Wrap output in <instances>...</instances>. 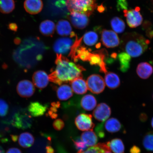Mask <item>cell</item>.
<instances>
[{"instance_id": "1", "label": "cell", "mask_w": 153, "mask_h": 153, "mask_svg": "<svg viewBox=\"0 0 153 153\" xmlns=\"http://www.w3.org/2000/svg\"><path fill=\"white\" fill-rule=\"evenodd\" d=\"M55 62L56 68L49 75V79L59 85L82 77V72L85 70L83 66L70 62L62 54H56Z\"/></svg>"}, {"instance_id": "2", "label": "cell", "mask_w": 153, "mask_h": 153, "mask_svg": "<svg viewBox=\"0 0 153 153\" xmlns=\"http://www.w3.org/2000/svg\"><path fill=\"white\" fill-rule=\"evenodd\" d=\"M150 42L136 32L126 33L122 36L121 48L131 57L140 56L148 48Z\"/></svg>"}, {"instance_id": "3", "label": "cell", "mask_w": 153, "mask_h": 153, "mask_svg": "<svg viewBox=\"0 0 153 153\" xmlns=\"http://www.w3.org/2000/svg\"><path fill=\"white\" fill-rule=\"evenodd\" d=\"M66 5L71 12L75 11L89 16L96 8V0H66Z\"/></svg>"}, {"instance_id": "4", "label": "cell", "mask_w": 153, "mask_h": 153, "mask_svg": "<svg viewBox=\"0 0 153 153\" xmlns=\"http://www.w3.org/2000/svg\"><path fill=\"white\" fill-rule=\"evenodd\" d=\"M88 89L91 93L99 94L102 92L105 88V82L100 75L93 74L88 78L87 82Z\"/></svg>"}, {"instance_id": "5", "label": "cell", "mask_w": 153, "mask_h": 153, "mask_svg": "<svg viewBox=\"0 0 153 153\" xmlns=\"http://www.w3.org/2000/svg\"><path fill=\"white\" fill-rule=\"evenodd\" d=\"M71 38H60L55 41L53 48L56 54L63 55L69 53L74 42Z\"/></svg>"}, {"instance_id": "6", "label": "cell", "mask_w": 153, "mask_h": 153, "mask_svg": "<svg viewBox=\"0 0 153 153\" xmlns=\"http://www.w3.org/2000/svg\"><path fill=\"white\" fill-rule=\"evenodd\" d=\"M140 10V7H137L135 9L123 10L124 16L126 17L127 24L130 27H137L142 24L143 18Z\"/></svg>"}, {"instance_id": "7", "label": "cell", "mask_w": 153, "mask_h": 153, "mask_svg": "<svg viewBox=\"0 0 153 153\" xmlns=\"http://www.w3.org/2000/svg\"><path fill=\"white\" fill-rule=\"evenodd\" d=\"M77 128L82 131H93L95 124L92 120L91 114H81L78 115L74 120Z\"/></svg>"}, {"instance_id": "8", "label": "cell", "mask_w": 153, "mask_h": 153, "mask_svg": "<svg viewBox=\"0 0 153 153\" xmlns=\"http://www.w3.org/2000/svg\"><path fill=\"white\" fill-rule=\"evenodd\" d=\"M32 123L31 116L27 114L18 113L13 117L12 124L18 128L26 129L31 128Z\"/></svg>"}, {"instance_id": "9", "label": "cell", "mask_w": 153, "mask_h": 153, "mask_svg": "<svg viewBox=\"0 0 153 153\" xmlns=\"http://www.w3.org/2000/svg\"><path fill=\"white\" fill-rule=\"evenodd\" d=\"M101 40L103 45L107 48H114L120 45V40L117 34L112 30H103Z\"/></svg>"}, {"instance_id": "10", "label": "cell", "mask_w": 153, "mask_h": 153, "mask_svg": "<svg viewBox=\"0 0 153 153\" xmlns=\"http://www.w3.org/2000/svg\"><path fill=\"white\" fill-rule=\"evenodd\" d=\"M69 19L74 27L78 29H83L87 27L89 23L88 16L75 11L71 12Z\"/></svg>"}, {"instance_id": "11", "label": "cell", "mask_w": 153, "mask_h": 153, "mask_svg": "<svg viewBox=\"0 0 153 153\" xmlns=\"http://www.w3.org/2000/svg\"><path fill=\"white\" fill-rule=\"evenodd\" d=\"M111 110L109 106L105 103L97 105L93 112L95 119L100 122H104L110 117Z\"/></svg>"}, {"instance_id": "12", "label": "cell", "mask_w": 153, "mask_h": 153, "mask_svg": "<svg viewBox=\"0 0 153 153\" xmlns=\"http://www.w3.org/2000/svg\"><path fill=\"white\" fill-rule=\"evenodd\" d=\"M35 87L32 82L24 80L19 82L17 86V91L20 97H31L35 92Z\"/></svg>"}, {"instance_id": "13", "label": "cell", "mask_w": 153, "mask_h": 153, "mask_svg": "<svg viewBox=\"0 0 153 153\" xmlns=\"http://www.w3.org/2000/svg\"><path fill=\"white\" fill-rule=\"evenodd\" d=\"M32 79L34 85L39 89L45 88L49 81V76L43 71L39 70L34 73Z\"/></svg>"}, {"instance_id": "14", "label": "cell", "mask_w": 153, "mask_h": 153, "mask_svg": "<svg viewBox=\"0 0 153 153\" xmlns=\"http://www.w3.org/2000/svg\"><path fill=\"white\" fill-rule=\"evenodd\" d=\"M24 5L26 12L31 15L37 14L41 12L43 6L42 0H25Z\"/></svg>"}, {"instance_id": "15", "label": "cell", "mask_w": 153, "mask_h": 153, "mask_svg": "<svg viewBox=\"0 0 153 153\" xmlns=\"http://www.w3.org/2000/svg\"><path fill=\"white\" fill-rule=\"evenodd\" d=\"M57 33L62 36H70L72 38L75 37L76 34L72 32V28L70 22L66 20H60L57 23L56 26Z\"/></svg>"}, {"instance_id": "16", "label": "cell", "mask_w": 153, "mask_h": 153, "mask_svg": "<svg viewBox=\"0 0 153 153\" xmlns=\"http://www.w3.org/2000/svg\"><path fill=\"white\" fill-rule=\"evenodd\" d=\"M48 106L38 102H31L28 107L27 109L30 115L33 117H38L43 115L46 111Z\"/></svg>"}, {"instance_id": "17", "label": "cell", "mask_w": 153, "mask_h": 153, "mask_svg": "<svg viewBox=\"0 0 153 153\" xmlns=\"http://www.w3.org/2000/svg\"><path fill=\"white\" fill-rule=\"evenodd\" d=\"M70 82L73 91L76 94H83L87 92V82L82 77L76 78Z\"/></svg>"}, {"instance_id": "18", "label": "cell", "mask_w": 153, "mask_h": 153, "mask_svg": "<svg viewBox=\"0 0 153 153\" xmlns=\"http://www.w3.org/2000/svg\"><path fill=\"white\" fill-rule=\"evenodd\" d=\"M136 71L140 78L143 79H147L153 73V67L148 62H141L137 65Z\"/></svg>"}, {"instance_id": "19", "label": "cell", "mask_w": 153, "mask_h": 153, "mask_svg": "<svg viewBox=\"0 0 153 153\" xmlns=\"http://www.w3.org/2000/svg\"><path fill=\"white\" fill-rule=\"evenodd\" d=\"M105 129L108 133H114L121 131L123 126L116 118H111L106 120L104 123Z\"/></svg>"}, {"instance_id": "20", "label": "cell", "mask_w": 153, "mask_h": 153, "mask_svg": "<svg viewBox=\"0 0 153 153\" xmlns=\"http://www.w3.org/2000/svg\"><path fill=\"white\" fill-rule=\"evenodd\" d=\"M105 82L107 87L112 89L117 88L120 85L119 76L113 72H108L105 74Z\"/></svg>"}, {"instance_id": "21", "label": "cell", "mask_w": 153, "mask_h": 153, "mask_svg": "<svg viewBox=\"0 0 153 153\" xmlns=\"http://www.w3.org/2000/svg\"><path fill=\"white\" fill-rule=\"evenodd\" d=\"M108 150L114 153H124L125 147L123 141L119 138H115L106 143Z\"/></svg>"}, {"instance_id": "22", "label": "cell", "mask_w": 153, "mask_h": 153, "mask_svg": "<svg viewBox=\"0 0 153 153\" xmlns=\"http://www.w3.org/2000/svg\"><path fill=\"white\" fill-rule=\"evenodd\" d=\"M55 25L52 21L46 20L42 22L39 26L40 32L45 36H51L54 33Z\"/></svg>"}, {"instance_id": "23", "label": "cell", "mask_w": 153, "mask_h": 153, "mask_svg": "<svg viewBox=\"0 0 153 153\" xmlns=\"http://www.w3.org/2000/svg\"><path fill=\"white\" fill-rule=\"evenodd\" d=\"M81 138L88 147H93L97 144L98 137L93 131L84 132L81 135Z\"/></svg>"}, {"instance_id": "24", "label": "cell", "mask_w": 153, "mask_h": 153, "mask_svg": "<svg viewBox=\"0 0 153 153\" xmlns=\"http://www.w3.org/2000/svg\"><path fill=\"white\" fill-rule=\"evenodd\" d=\"M81 105L84 110L91 111L94 109L97 105V101L95 97L91 94H87L82 97Z\"/></svg>"}, {"instance_id": "25", "label": "cell", "mask_w": 153, "mask_h": 153, "mask_svg": "<svg viewBox=\"0 0 153 153\" xmlns=\"http://www.w3.org/2000/svg\"><path fill=\"white\" fill-rule=\"evenodd\" d=\"M57 96L59 100H68L73 96V91L69 85L65 84L61 85L56 90Z\"/></svg>"}, {"instance_id": "26", "label": "cell", "mask_w": 153, "mask_h": 153, "mask_svg": "<svg viewBox=\"0 0 153 153\" xmlns=\"http://www.w3.org/2000/svg\"><path fill=\"white\" fill-rule=\"evenodd\" d=\"M117 57L120 63V71L123 72H127L131 65V56L127 53L123 52L119 53Z\"/></svg>"}, {"instance_id": "27", "label": "cell", "mask_w": 153, "mask_h": 153, "mask_svg": "<svg viewBox=\"0 0 153 153\" xmlns=\"http://www.w3.org/2000/svg\"><path fill=\"white\" fill-rule=\"evenodd\" d=\"M18 139L19 145L25 148H30L33 145L34 143L33 136L27 132L21 134Z\"/></svg>"}, {"instance_id": "28", "label": "cell", "mask_w": 153, "mask_h": 153, "mask_svg": "<svg viewBox=\"0 0 153 153\" xmlns=\"http://www.w3.org/2000/svg\"><path fill=\"white\" fill-rule=\"evenodd\" d=\"M14 0H0V12L4 14H8L12 12L15 8Z\"/></svg>"}, {"instance_id": "29", "label": "cell", "mask_w": 153, "mask_h": 153, "mask_svg": "<svg viewBox=\"0 0 153 153\" xmlns=\"http://www.w3.org/2000/svg\"><path fill=\"white\" fill-rule=\"evenodd\" d=\"M111 25L112 29L117 33H122L125 29V23L122 19L117 17H114L111 19Z\"/></svg>"}, {"instance_id": "30", "label": "cell", "mask_w": 153, "mask_h": 153, "mask_svg": "<svg viewBox=\"0 0 153 153\" xmlns=\"http://www.w3.org/2000/svg\"><path fill=\"white\" fill-rule=\"evenodd\" d=\"M98 36L94 31H89L83 36V39L84 43L89 46L94 45L98 41Z\"/></svg>"}, {"instance_id": "31", "label": "cell", "mask_w": 153, "mask_h": 153, "mask_svg": "<svg viewBox=\"0 0 153 153\" xmlns=\"http://www.w3.org/2000/svg\"><path fill=\"white\" fill-rule=\"evenodd\" d=\"M143 144L145 150L153 152V131L147 133L143 139Z\"/></svg>"}, {"instance_id": "32", "label": "cell", "mask_w": 153, "mask_h": 153, "mask_svg": "<svg viewBox=\"0 0 153 153\" xmlns=\"http://www.w3.org/2000/svg\"><path fill=\"white\" fill-rule=\"evenodd\" d=\"M108 150L106 143H98L95 146L91 147L83 152L77 153H104L105 151Z\"/></svg>"}, {"instance_id": "33", "label": "cell", "mask_w": 153, "mask_h": 153, "mask_svg": "<svg viewBox=\"0 0 153 153\" xmlns=\"http://www.w3.org/2000/svg\"><path fill=\"white\" fill-rule=\"evenodd\" d=\"M74 146L78 152H83L87 149L88 146L82 140L81 137H77L75 139L72 140Z\"/></svg>"}, {"instance_id": "34", "label": "cell", "mask_w": 153, "mask_h": 153, "mask_svg": "<svg viewBox=\"0 0 153 153\" xmlns=\"http://www.w3.org/2000/svg\"><path fill=\"white\" fill-rule=\"evenodd\" d=\"M9 111V106L6 101L0 99V116L3 117L7 115Z\"/></svg>"}, {"instance_id": "35", "label": "cell", "mask_w": 153, "mask_h": 153, "mask_svg": "<svg viewBox=\"0 0 153 153\" xmlns=\"http://www.w3.org/2000/svg\"><path fill=\"white\" fill-rule=\"evenodd\" d=\"M59 102H53L51 104V107L48 112V115L53 119H55L57 117V114H56L57 108L60 107Z\"/></svg>"}, {"instance_id": "36", "label": "cell", "mask_w": 153, "mask_h": 153, "mask_svg": "<svg viewBox=\"0 0 153 153\" xmlns=\"http://www.w3.org/2000/svg\"><path fill=\"white\" fill-rule=\"evenodd\" d=\"M65 124L63 120L61 119L55 120L53 123V126L55 130L57 131H60L65 127Z\"/></svg>"}, {"instance_id": "37", "label": "cell", "mask_w": 153, "mask_h": 153, "mask_svg": "<svg viewBox=\"0 0 153 153\" xmlns=\"http://www.w3.org/2000/svg\"><path fill=\"white\" fill-rule=\"evenodd\" d=\"M116 7L118 11L127 10L128 3L127 0H118Z\"/></svg>"}, {"instance_id": "38", "label": "cell", "mask_w": 153, "mask_h": 153, "mask_svg": "<svg viewBox=\"0 0 153 153\" xmlns=\"http://www.w3.org/2000/svg\"><path fill=\"white\" fill-rule=\"evenodd\" d=\"M152 24L149 21H146L143 24L142 28L143 30H146L152 29Z\"/></svg>"}, {"instance_id": "39", "label": "cell", "mask_w": 153, "mask_h": 153, "mask_svg": "<svg viewBox=\"0 0 153 153\" xmlns=\"http://www.w3.org/2000/svg\"><path fill=\"white\" fill-rule=\"evenodd\" d=\"M8 28L12 31L16 32L18 29V26L16 24L14 23H11L10 24L8 25Z\"/></svg>"}, {"instance_id": "40", "label": "cell", "mask_w": 153, "mask_h": 153, "mask_svg": "<svg viewBox=\"0 0 153 153\" xmlns=\"http://www.w3.org/2000/svg\"><path fill=\"white\" fill-rule=\"evenodd\" d=\"M130 153H140L141 150L139 147L134 146L130 149Z\"/></svg>"}, {"instance_id": "41", "label": "cell", "mask_w": 153, "mask_h": 153, "mask_svg": "<svg viewBox=\"0 0 153 153\" xmlns=\"http://www.w3.org/2000/svg\"><path fill=\"white\" fill-rule=\"evenodd\" d=\"M6 153H22V152L20 149L13 148L9 149Z\"/></svg>"}, {"instance_id": "42", "label": "cell", "mask_w": 153, "mask_h": 153, "mask_svg": "<svg viewBox=\"0 0 153 153\" xmlns=\"http://www.w3.org/2000/svg\"><path fill=\"white\" fill-rule=\"evenodd\" d=\"M46 153H55L54 149L50 145H48L45 148Z\"/></svg>"}, {"instance_id": "43", "label": "cell", "mask_w": 153, "mask_h": 153, "mask_svg": "<svg viewBox=\"0 0 153 153\" xmlns=\"http://www.w3.org/2000/svg\"><path fill=\"white\" fill-rule=\"evenodd\" d=\"M146 35L148 37L150 38H153V30L151 29L146 30Z\"/></svg>"}, {"instance_id": "44", "label": "cell", "mask_w": 153, "mask_h": 153, "mask_svg": "<svg viewBox=\"0 0 153 153\" xmlns=\"http://www.w3.org/2000/svg\"><path fill=\"white\" fill-rule=\"evenodd\" d=\"M14 43L16 45H19L21 43V40L20 38L16 37L15 38L14 40Z\"/></svg>"}, {"instance_id": "45", "label": "cell", "mask_w": 153, "mask_h": 153, "mask_svg": "<svg viewBox=\"0 0 153 153\" xmlns=\"http://www.w3.org/2000/svg\"><path fill=\"white\" fill-rule=\"evenodd\" d=\"M12 139L14 141V142H15V141H16L17 140H18V137H17V136L12 135Z\"/></svg>"}, {"instance_id": "46", "label": "cell", "mask_w": 153, "mask_h": 153, "mask_svg": "<svg viewBox=\"0 0 153 153\" xmlns=\"http://www.w3.org/2000/svg\"><path fill=\"white\" fill-rule=\"evenodd\" d=\"M98 9H99V11H101V12H103L105 10V8L102 6H101L100 7H99Z\"/></svg>"}, {"instance_id": "47", "label": "cell", "mask_w": 153, "mask_h": 153, "mask_svg": "<svg viewBox=\"0 0 153 153\" xmlns=\"http://www.w3.org/2000/svg\"><path fill=\"white\" fill-rule=\"evenodd\" d=\"M0 153H5L4 149L1 146H0Z\"/></svg>"}, {"instance_id": "48", "label": "cell", "mask_w": 153, "mask_h": 153, "mask_svg": "<svg viewBox=\"0 0 153 153\" xmlns=\"http://www.w3.org/2000/svg\"><path fill=\"white\" fill-rule=\"evenodd\" d=\"M104 153H112L110 151L106 150L105 151Z\"/></svg>"}, {"instance_id": "49", "label": "cell", "mask_w": 153, "mask_h": 153, "mask_svg": "<svg viewBox=\"0 0 153 153\" xmlns=\"http://www.w3.org/2000/svg\"><path fill=\"white\" fill-rule=\"evenodd\" d=\"M151 125L153 128V117L152 118V121H151Z\"/></svg>"}, {"instance_id": "50", "label": "cell", "mask_w": 153, "mask_h": 153, "mask_svg": "<svg viewBox=\"0 0 153 153\" xmlns=\"http://www.w3.org/2000/svg\"></svg>"}]
</instances>
